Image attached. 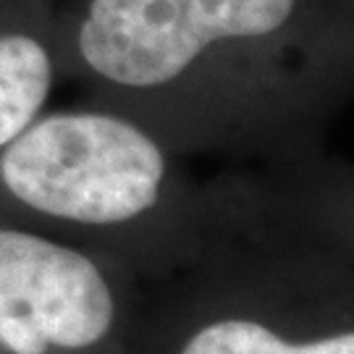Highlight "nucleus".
Segmentation results:
<instances>
[{
    "label": "nucleus",
    "mask_w": 354,
    "mask_h": 354,
    "mask_svg": "<svg viewBox=\"0 0 354 354\" xmlns=\"http://www.w3.org/2000/svg\"><path fill=\"white\" fill-rule=\"evenodd\" d=\"M165 160L124 118L55 113L6 145L0 178L16 200L76 223H124L160 197Z\"/></svg>",
    "instance_id": "obj_1"
},
{
    "label": "nucleus",
    "mask_w": 354,
    "mask_h": 354,
    "mask_svg": "<svg viewBox=\"0 0 354 354\" xmlns=\"http://www.w3.org/2000/svg\"><path fill=\"white\" fill-rule=\"evenodd\" d=\"M294 6L297 0H92L79 53L108 82L158 87L221 39L281 29Z\"/></svg>",
    "instance_id": "obj_2"
},
{
    "label": "nucleus",
    "mask_w": 354,
    "mask_h": 354,
    "mask_svg": "<svg viewBox=\"0 0 354 354\" xmlns=\"http://www.w3.org/2000/svg\"><path fill=\"white\" fill-rule=\"evenodd\" d=\"M111 323L113 297L89 257L0 228V346L13 354L87 349Z\"/></svg>",
    "instance_id": "obj_3"
},
{
    "label": "nucleus",
    "mask_w": 354,
    "mask_h": 354,
    "mask_svg": "<svg viewBox=\"0 0 354 354\" xmlns=\"http://www.w3.org/2000/svg\"><path fill=\"white\" fill-rule=\"evenodd\" d=\"M53 61L29 35H0V147L11 145L45 105Z\"/></svg>",
    "instance_id": "obj_4"
},
{
    "label": "nucleus",
    "mask_w": 354,
    "mask_h": 354,
    "mask_svg": "<svg viewBox=\"0 0 354 354\" xmlns=\"http://www.w3.org/2000/svg\"><path fill=\"white\" fill-rule=\"evenodd\" d=\"M181 354H354V336L291 344L252 320H221L203 328Z\"/></svg>",
    "instance_id": "obj_5"
}]
</instances>
